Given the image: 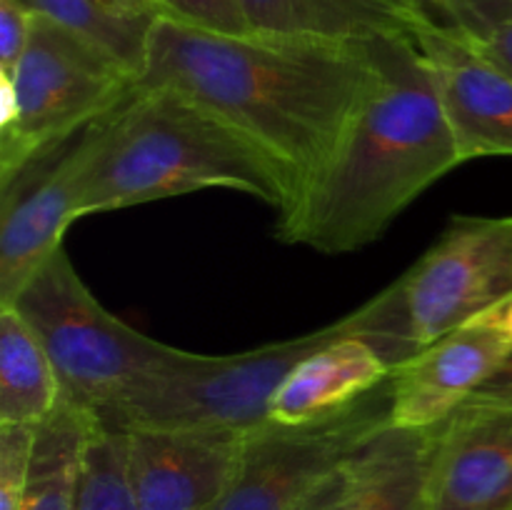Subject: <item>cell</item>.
<instances>
[{"label": "cell", "instance_id": "obj_19", "mask_svg": "<svg viewBox=\"0 0 512 510\" xmlns=\"http://www.w3.org/2000/svg\"><path fill=\"white\" fill-rule=\"evenodd\" d=\"M33 10L48 15L80 38L108 50L140 78L148 55L153 18H133L110 10L100 0H28Z\"/></svg>", "mask_w": 512, "mask_h": 510}, {"label": "cell", "instance_id": "obj_26", "mask_svg": "<svg viewBox=\"0 0 512 510\" xmlns=\"http://www.w3.org/2000/svg\"><path fill=\"white\" fill-rule=\"evenodd\" d=\"M473 400H488V403L512 405V355L470 395ZM468 398V400H470Z\"/></svg>", "mask_w": 512, "mask_h": 510}, {"label": "cell", "instance_id": "obj_5", "mask_svg": "<svg viewBox=\"0 0 512 510\" xmlns=\"http://www.w3.org/2000/svg\"><path fill=\"white\" fill-rule=\"evenodd\" d=\"M13 308L28 320L53 360L60 400L93 420L178 350L105 310L75 273L63 245L23 285Z\"/></svg>", "mask_w": 512, "mask_h": 510}, {"label": "cell", "instance_id": "obj_3", "mask_svg": "<svg viewBox=\"0 0 512 510\" xmlns=\"http://www.w3.org/2000/svg\"><path fill=\"white\" fill-rule=\"evenodd\" d=\"M205 188L285 213L295 185L253 140L170 88H135L85 130L78 213L95 215Z\"/></svg>", "mask_w": 512, "mask_h": 510}, {"label": "cell", "instance_id": "obj_4", "mask_svg": "<svg viewBox=\"0 0 512 510\" xmlns=\"http://www.w3.org/2000/svg\"><path fill=\"white\" fill-rule=\"evenodd\" d=\"M368 333V303L308 335L235 355L175 350L158 370L140 378L123 398L95 418L100 428L248 430L270 420V403L295 365L330 340Z\"/></svg>", "mask_w": 512, "mask_h": 510}, {"label": "cell", "instance_id": "obj_27", "mask_svg": "<svg viewBox=\"0 0 512 510\" xmlns=\"http://www.w3.org/2000/svg\"><path fill=\"white\" fill-rule=\"evenodd\" d=\"M473 43V40H470ZM475 48L483 55H488L495 65L505 70V73L512 75V20L508 25H503L500 30H495L490 38L480 40V43H473Z\"/></svg>", "mask_w": 512, "mask_h": 510}, {"label": "cell", "instance_id": "obj_22", "mask_svg": "<svg viewBox=\"0 0 512 510\" xmlns=\"http://www.w3.org/2000/svg\"><path fill=\"white\" fill-rule=\"evenodd\" d=\"M435 18L473 43L490 38L512 20V0H430Z\"/></svg>", "mask_w": 512, "mask_h": 510}, {"label": "cell", "instance_id": "obj_10", "mask_svg": "<svg viewBox=\"0 0 512 510\" xmlns=\"http://www.w3.org/2000/svg\"><path fill=\"white\" fill-rule=\"evenodd\" d=\"M413 38L460 160L512 158V75L440 20L425 25Z\"/></svg>", "mask_w": 512, "mask_h": 510}, {"label": "cell", "instance_id": "obj_9", "mask_svg": "<svg viewBox=\"0 0 512 510\" xmlns=\"http://www.w3.org/2000/svg\"><path fill=\"white\" fill-rule=\"evenodd\" d=\"M85 130L0 183V305H13L35 270L63 245L68 225L80 218Z\"/></svg>", "mask_w": 512, "mask_h": 510}, {"label": "cell", "instance_id": "obj_15", "mask_svg": "<svg viewBox=\"0 0 512 510\" xmlns=\"http://www.w3.org/2000/svg\"><path fill=\"white\" fill-rule=\"evenodd\" d=\"M393 368L363 338L343 335L295 365L270 403L275 423H305L343 410L383 385Z\"/></svg>", "mask_w": 512, "mask_h": 510}, {"label": "cell", "instance_id": "obj_17", "mask_svg": "<svg viewBox=\"0 0 512 510\" xmlns=\"http://www.w3.org/2000/svg\"><path fill=\"white\" fill-rule=\"evenodd\" d=\"M60 405V380L28 320L0 308V425H40Z\"/></svg>", "mask_w": 512, "mask_h": 510}, {"label": "cell", "instance_id": "obj_11", "mask_svg": "<svg viewBox=\"0 0 512 510\" xmlns=\"http://www.w3.org/2000/svg\"><path fill=\"white\" fill-rule=\"evenodd\" d=\"M430 510H512V405L465 400L433 428Z\"/></svg>", "mask_w": 512, "mask_h": 510}, {"label": "cell", "instance_id": "obj_7", "mask_svg": "<svg viewBox=\"0 0 512 510\" xmlns=\"http://www.w3.org/2000/svg\"><path fill=\"white\" fill-rule=\"evenodd\" d=\"M390 293L410 355L488 315L512 298V215H453Z\"/></svg>", "mask_w": 512, "mask_h": 510}, {"label": "cell", "instance_id": "obj_25", "mask_svg": "<svg viewBox=\"0 0 512 510\" xmlns=\"http://www.w3.org/2000/svg\"><path fill=\"white\" fill-rule=\"evenodd\" d=\"M350 463V460H348ZM340 465L335 473H330L303 503L295 505L293 510H345L350 500V488H353V478H350V465Z\"/></svg>", "mask_w": 512, "mask_h": 510}, {"label": "cell", "instance_id": "obj_24", "mask_svg": "<svg viewBox=\"0 0 512 510\" xmlns=\"http://www.w3.org/2000/svg\"><path fill=\"white\" fill-rule=\"evenodd\" d=\"M35 10L28 0H0V73L10 75L30 40Z\"/></svg>", "mask_w": 512, "mask_h": 510}, {"label": "cell", "instance_id": "obj_23", "mask_svg": "<svg viewBox=\"0 0 512 510\" xmlns=\"http://www.w3.org/2000/svg\"><path fill=\"white\" fill-rule=\"evenodd\" d=\"M155 3L163 10V18L190 28L225 35L253 33L238 0H155Z\"/></svg>", "mask_w": 512, "mask_h": 510}, {"label": "cell", "instance_id": "obj_8", "mask_svg": "<svg viewBox=\"0 0 512 510\" xmlns=\"http://www.w3.org/2000/svg\"><path fill=\"white\" fill-rule=\"evenodd\" d=\"M390 413L393 380L388 378L353 405L323 418L268 420L248 430L233 478L215 510H293L375 433L388 428Z\"/></svg>", "mask_w": 512, "mask_h": 510}, {"label": "cell", "instance_id": "obj_14", "mask_svg": "<svg viewBox=\"0 0 512 510\" xmlns=\"http://www.w3.org/2000/svg\"><path fill=\"white\" fill-rule=\"evenodd\" d=\"M253 33L368 43L435 23L430 0H238Z\"/></svg>", "mask_w": 512, "mask_h": 510}, {"label": "cell", "instance_id": "obj_16", "mask_svg": "<svg viewBox=\"0 0 512 510\" xmlns=\"http://www.w3.org/2000/svg\"><path fill=\"white\" fill-rule=\"evenodd\" d=\"M433 428L388 425L350 458L345 510H430L428 470Z\"/></svg>", "mask_w": 512, "mask_h": 510}, {"label": "cell", "instance_id": "obj_2", "mask_svg": "<svg viewBox=\"0 0 512 510\" xmlns=\"http://www.w3.org/2000/svg\"><path fill=\"white\" fill-rule=\"evenodd\" d=\"M378 73L328 163L278 218V238L325 255L375 243L463 165L415 38L375 40Z\"/></svg>", "mask_w": 512, "mask_h": 510}, {"label": "cell", "instance_id": "obj_21", "mask_svg": "<svg viewBox=\"0 0 512 510\" xmlns=\"http://www.w3.org/2000/svg\"><path fill=\"white\" fill-rule=\"evenodd\" d=\"M38 425H0V510H20Z\"/></svg>", "mask_w": 512, "mask_h": 510}, {"label": "cell", "instance_id": "obj_20", "mask_svg": "<svg viewBox=\"0 0 512 510\" xmlns=\"http://www.w3.org/2000/svg\"><path fill=\"white\" fill-rule=\"evenodd\" d=\"M75 510H140L130 483L128 430L95 423L85 445Z\"/></svg>", "mask_w": 512, "mask_h": 510}, {"label": "cell", "instance_id": "obj_28", "mask_svg": "<svg viewBox=\"0 0 512 510\" xmlns=\"http://www.w3.org/2000/svg\"><path fill=\"white\" fill-rule=\"evenodd\" d=\"M100 3L108 5L115 13L133 15V18H163V10L155 0H100Z\"/></svg>", "mask_w": 512, "mask_h": 510}, {"label": "cell", "instance_id": "obj_12", "mask_svg": "<svg viewBox=\"0 0 512 510\" xmlns=\"http://www.w3.org/2000/svg\"><path fill=\"white\" fill-rule=\"evenodd\" d=\"M238 430H128L130 483L140 510H215L238 465Z\"/></svg>", "mask_w": 512, "mask_h": 510}, {"label": "cell", "instance_id": "obj_1", "mask_svg": "<svg viewBox=\"0 0 512 510\" xmlns=\"http://www.w3.org/2000/svg\"><path fill=\"white\" fill-rule=\"evenodd\" d=\"M375 73V40L225 35L158 18L138 88L178 90L253 140L298 198L335 153Z\"/></svg>", "mask_w": 512, "mask_h": 510}, {"label": "cell", "instance_id": "obj_18", "mask_svg": "<svg viewBox=\"0 0 512 510\" xmlns=\"http://www.w3.org/2000/svg\"><path fill=\"white\" fill-rule=\"evenodd\" d=\"M95 428L93 415L60 400L48 420L35 428L33 458L20 510H75L85 445Z\"/></svg>", "mask_w": 512, "mask_h": 510}, {"label": "cell", "instance_id": "obj_29", "mask_svg": "<svg viewBox=\"0 0 512 510\" xmlns=\"http://www.w3.org/2000/svg\"><path fill=\"white\" fill-rule=\"evenodd\" d=\"M485 320H490V323L495 325V328L503 330L505 335L512 340V298L505 300L503 305H498L495 310H490L488 315H483Z\"/></svg>", "mask_w": 512, "mask_h": 510}, {"label": "cell", "instance_id": "obj_6", "mask_svg": "<svg viewBox=\"0 0 512 510\" xmlns=\"http://www.w3.org/2000/svg\"><path fill=\"white\" fill-rule=\"evenodd\" d=\"M5 78L13 83L15 118L0 128V183L108 115L138 88V75L115 55L38 10L23 58Z\"/></svg>", "mask_w": 512, "mask_h": 510}, {"label": "cell", "instance_id": "obj_13", "mask_svg": "<svg viewBox=\"0 0 512 510\" xmlns=\"http://www.w3.org/2000/svg\"><path fill=\"white\" fill-rule=\"evenodd\" d=\"M510 355L512 340L485 318L425 345L390 375V425L435 428L453 415Z\"/></svg>", "mask_w": 512, "mask_h": 510}]
</instances>
